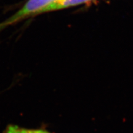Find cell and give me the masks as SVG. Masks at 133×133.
Returning a JSON list of instances; mask_svg holds the SVG:
<instances>
[{"label":"cell","mask_w":133,"mask_h":133,"mask_svg":"<svg viewBox=\"0 0 133 133\" xmlns=\"http://www.w3.org/2000/svg\"><path fill=\"white\" fill-rule=\"evenodd\" d=\"M4 133H50L48 131L40 129H27L17 125H9L5 129Z\"/></svg>","instance_id":"cell-3"},{"label":"cell","mask_w":133,"mask_h":133,"mask_svg":"<svg viewBox=\"0 0 133 133\" xmlns=\"http://www.w3.org/2000/svg\"><path fill=\"white\" fill-rule=\"evenodd\" d=\"M89 1H91V0H57L56 2L46 8L43 13L76 6V5H79Z\"/></svg>","instance_id":"cell-2"},{"label":"cell","mask_w":133,"mask_h":133,"mask_svg":"<svg viewBox=\"0 0 133 133\" xmlns=\"http://www.w3.org/2000/svg\"><path fill=\"white\" fill-rule=\"evenodd\" d=\"M56 1L57 0H27L19 11L0 23V31L30 17L43 14L46 8Z\"/></svg>","instance_id":"cell-1"}]
</instances>
